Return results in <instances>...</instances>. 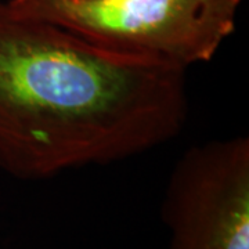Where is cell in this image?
Here are the masks:
<instances>
[{
	"instance_id": "cell-1",
	"label": "cell",
	"mask_w": 249,
	"mask_h": 249,
	"mask_svg": "<svg viewBox=\"0 0 249 249\" xmlns=\"http://www.w3.org/2000/svg\"><path fill=\"white\" fill-rule=\"evenodd\" d=\"M186 72L0 0V169L40 180L169 142L187 119Z\"/></svg>"
},
{
	"instance_id": "cell-2",
	"label": "cell",
	"mask_w": 249,
	"mask_h": 249,
	"mask_svg": "<svg viewBox=\"0 0 249 249\" xmlns=\"http://www.w3.org/2000/svg\"><path fill=\"white\" fill-rule=\"evenodd\" d=\"M13 11L116 53L188 67L232 35L242 0H7Z\"/></svg>"
},
{
	"instance_id": "cell-3",
	"label": "cell",
	"mask_w": 249,
	"mask_h": 249,
	"mask_svg": "<svg viewBox=\"0 0 249 249\" xmlns=\"http://www.w3.org/2000/svg\"><path fill=\"white\" fill-rule=\"evenodd\" d=\"M168 249H249V139L235 136L187 150L160 206Z\"/></svg>"
}]
</instances>
